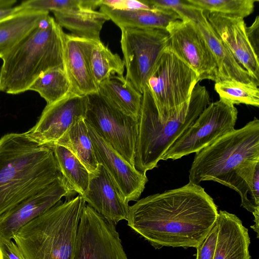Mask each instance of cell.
Listing matches in <instances>:
<instances>
[{
    "mask_svg": "<svg viewBox=\"0 0 259 259\" xmlns=\"http://www.w3.org/2000/svg\"><path fill=\"white\" fill-rule=\"evenodd\" d=\"M213 199L189 183L149 195L130 206L127 225L156 249L196 247L217 220Z\"/></svg>",
    "mask_w": 259,
    "mask_h": 259,
    "instance_id": "cell-1",
    "label": "cell"
},
{
    "mask_svg": "<svg viewBox=\"0 0 259 259\" xmlns=\"http://www.w3.org/2000/svg\"><path fill=\"white\" fill-rule=\"evenodd\" d=\"M62 175L51 148L26 133L0 139V216Z\"/></svg>",
    "mask_w": 259,
    "mask_h": 259,
    "instance_id": "cell-2",
    "label": "cell"
},
{
    "mask_svg": "<svg viewBox=\"0 0 259 259\" xmlns=\"http://www.w3.org/2000/svg\"><path fill=\"white\" fill-rule=\"evenodd\" d=\"M65 33L49 15L1 58L0 92L16 95L28 91L42 73L64 69Z\"/></svg>",
    "mask_w": 259,
    "mask_h": 259,
    "instance_id": "cell-3",
    "label": "cell"
},
{
    "mask_svg": "<svg viewBox=\"0 0 259 259\" xmlns=\"http://www.w3.org/2000/svg\"><path fill=\"white\" fill-rule=\"evenodd\" d=\"M210 103L209 94L204 86L196 84L186 106L177 116L161 120L147 84L142 93L138 117V134L134 166L146 173L157 167L158 162L175 141L195 121Z\"/></svg>",
    "mask_w": 259,
    "mask_h": 259,
    "instance_id": "cell-4",
    "label": "cell"
},
{
    "mask_svg": "<svg viewBox=\"0 0 259 259\" xmlns=\"http://www.w3.org/2000/svg\"><path fill=\"white\" fill-rule=\"evenodd\" d=\"M85 204L80 195L61 200L22 227L13 239L24 259H73Z\"/></svg>",
    "mask_w": 259,
    "mask_h": 259,
    "instance_id": "cell-5",
    "label": "cell"
},
{
    "mask_svg": "<svg viewBox=\"0 0 259 259\" xmlns=\"http://www.w3.org/2000/svg\"><path fill=\"white\" fill-rule=\"evenodd\" d=\"M259 159V120L222 136L195 153L189 182L199 185L212 181L227 187L231 175L242 163Z\"/></svg>",
    "mask_w": 259,
    "mask_h": 259,
    "instance_id": "cell-6",
    "label": "cell"
},
{
    "mask_svg": "<svg viewBox=\"0 0 259 259\" xmlns=\"http://www.w3.org/2000/svg\"><path fill=\"white\" fill-rule=\"evenodd\" d=\"M198 82L196 72L168 46L158 58L147 83L159 118L164 121L177 116L189 104Z\"/></svg>",
    "mask_w": 259,
    "mask_h": 259,
    "instance_id": "cell-7",
    "label": "cell"
},
{
    "mask_svg": "<svg viewBox=\"0 0 259 259\" xmlns=\"http://www.w3.org/2000/svg\"><path fill=\"white\" fill-rule=\"evenodd\" d=\"M87 97L85 122L134 166L138 119L123 112L99 91Z\"/></svg>",
    "mask_w": 259,
    "mask_h": 259,
    "instance_id": "cell-8",
    "label": "cell"
},
{
    "mask_svg": "<svg viewBox=\"0 0 259 259\" xmlns=\"http://www.w3.org/2000/svg\"><path fill=\"white\" fill-rule=\"evenodd\" d=\"M120 29L125 78L142 94L158 58L168 46V33L166 29L157 28Z\"/></svg>",
    "mask_w": 259,
    "mask_h": 259,
    "instance_id": "cell-9",
    "label": "cell"
},
{
    "mask_svg": "<svg viewBox=\"0 0 259 259\" xmlns=\"http://www.w3.org/2000/svg\"><path fill=\"white\" fill-rule=\"evenodd\" d=\"M238 111L224 99L210 103L193 124L169 147L161 160H177L197 153L234 130Z\"/></svg>",
    "mask_w": 259,
    "mask_h": 259,
    "instance_id": "cell-10",
    "label": "cell"
},
{
    "mask_svg": "<svg viewBox=\"0 0 259 259\" xmlns=\"http://www.w3.org/2000/svg\"><path fill=\"white\" fill-rule=\"evenodd\" d=\"M73 259H128L115 225L88 204L80 218Z\"/></svg>",
    "mask_w": 259,
    "mask_h": 259,
    "instance_id": "cell-11",
    "label": "cell"
},
{
    "mask_svg": "<svg viewBox=\"0 0 259 259\" xmlns=\"http://www.w3.org/2000/svg\"><path fill=\"white\" fill-rule=\"evenodd\" d=\"M169 48L197 74L199 81H219L214 58L196 24L183 19L171 22L166 28Z\"/></svg>",
    "mask_w": 259,
    "mask_h": 259,
    "instance_id": "cell-12",
    "label": "cell"
},
{
    "mask_svg": "<svg viewBox=\"0 0 259 259\" xmlns=\"http://www.w3.org/2000/svg\"><path fill=\"white\" fill-rule=\"evenodd\" d=\"M76 194L62 175L0 216V239L12 240L22 227L52 208L62 197L70 199Z\"/></svg>",
    "mask_w": 259,
    "mask_h": 259,
    "instance_id": "cell-13",
    "label": "cell"
},
{
    "mask_svg": "<svg viewBox=\"0 0 259 259\" xmlns=\"http://www.w3.org/2000/svg\"><path fill=\"white\" fill-rule=\"evenodd\" d=\"M87 96L69 93L60 100L47 105L35 125L26 133L41 145L50 147L78 120L84 118Z\"/></svg>",
    "mask_w": 259,
    "mask_h": 259,
    "instance_id": "cell-14",
    "label": "cell"
},
{
    "mask_svg": "<svg viewBox=\"0 0 259 259\" xmlns=\"http://www.w3.org/2000/svg\"><path fill=\"white\" fill-rule=\"evenodd\" d=\"M86 124L98 164L104 167L127 202L137 200L148 181L146 173L137 170Z\"/></svg>",
    "mask_w": 259,
    "mask_h": 259,
    "instance_id": "cell-15",
    "label": "cell"
},
{
    "mask_svg": "<svg viewBox=\"0 0 259 259\" xmlns=\"http://www.w3.org/2000/svg\"><path fill=\"white\" fill-rule=\"evenodd\" d=\"M203 11L213 30L232 56L259 81V58L247 38L244 19Z\"/></svg>",
    "mask_w": 259,
    "mask_h": 259,
    "instance_id": "cell-16",
    "label": "cell"
},
{
    "mask_svg": "<svg viewBox=\"0 0 259 259\" xmlns=\"http://www.w3.org/2000/svg\"><path fill=\"white\" fill-rule=\"evenodd\" d=\"M99 214L115 225L127 219L130 206L104 167L99 164L90 174L88 189L82 196Z\"/></svg>",
    "mask_w": 259,
    "mask_h": 259,
    "instance_id": "cell-17",
    "label": "cell"
},
{
    "mask_svg": "<svg viewBox=\"0 0 259 259\" xmlns=\"http://www.w3.org/2000/svg\"><path fill=\"white\" fill-rule=\"evenodd\" d=\"M218 233L213 259H250L248 229L235 214L220 210Z\"/></svg>",
    "mask_w": 259,
    "mask_h": 259,
    "instance_id": "cell-18",
    "label": "cell"
},
{
    "mask_svg": "<svg viewBox=\"0 0 259 259\" xmlns=\"http://www.w3.org/2000/svg\"><path fill=\"white\" fill-rule=\"evenodd\" d=\"M64 64L71 93L87 96L98 91L99 86L92 74L81 38L65 33Z\"/></svg>",
    "mask_w": 259,
    "mask_h": 259,
    "instance_id": "cell-19",
    "label": "cell"
},
{
    "mask_svg": "<svg viewBox=\"0 0 259 259\" xmlns=\"http://www.w3.org/2000/svg\"><path fill=\"white\" fill-rule=\"evenodd\" d=\"M195 23L214 58L218 67L219 81L235 80L246 83L253 82L258 86L259 81L242 67L219 37L204 11Z\"/></svg>",
    "mask_w": 259,
    "mask_h": 259,
    "instance_id": "cell-20",
    "label": "cell"
},
{
    "mask_svg": "<svg viewBox=\"0 0 259 259\" xmlns=\"http://www.w3.org/2000/svg\"><path fill=\"white\" fill-rule=\"evenodd\" d=\"M56 22L72 35L89 40H100V34L105 22L110 20L104 13L87 8L52 12Z\"/></svg>",
    "mask_w": 259,
    "mask_h": 259,
    "instance_id": "cell-21",
    "label": "cell"
},
{
    "mask_svg": "<svg viewBox=\"0 0 259 259\" xmlns=\"http://www.w3.org/2000/svg\"><path fill=\"white\" fill-rule=\"evenodd\" d=\"M100 11L106 15L120 29L123 27L166 29L168 24L181 20L174 11L166 9L123 11L100 6Z\"/></svg>",
    "mask_w": 259,
    "mask_h": 259,
    "instance_id": "cell-22",
    "label": "cell"
},
{
    "mask_svg": "<svg viewBox=\"0 0 259 259\" xmlns=\"http://www.w3.org/2000/svg\"><path fill=\"white\" fill-rule=\"evenodd\" d=\"M49 12L23 10L0 20V58L35 28Z\"/></svg>",
    "mask_w": 259,
    "mask_h": 259,
    "instance_id": "cell-23",
    "label": "cell"
},
{
    "mask_svg": "<svg viewBox=\"0 0 259 259\" xmlns=\"http://www.w3.org/2000/svg\"><path fill=\"white\" fill-rule=\"evenodd\" d=\"M227 187L239 193L244 208L252 214L259 212V159L240 164L231 175Z\"/></svg>",
    "mask_w": 259,
    "mask_h": 259,
    "instance_id": "cell-24",
    "label": "cell"
},
{
    "mask_svg": "<svg viewBox=\"0 0 259 259\" xmlns=\"http://www.w3.org/2000/svg\"><path fill=\"white\" fill-rule=\"evenodd\" d=\"M82 39V46L87 57L93 76L99 85L110 76H123V61L101 41Z\"/></svg>",
    "mask_w": 259,
    "mask_h": 259,
    "instance_id": "cell-25",
    "label": "cell"
},
{
    "mask_svg": "<svg viewBox=\"0 0 259 259\" xmlns=\"http://www.w3.org/2000/svg\"><path fill=\"white\" fill-rule=\"evenodd\" d=\"M98 91L123 112L138 119L142 94L123 76H110L99 85Z\"/></svg>",
    "mask_w": 259,
    "mask_h": 259,
    "instance_id": "cell-26",
    "label": "cell"
},
{
    "mask_svg": "<svg viewBox=\"0 0 259 259\" xmlns=\"http://www.w3.org/2000/svg\"><path fill=\"white\" fill-rule=\"evenodd\" d=\"M55 144L63 146L70 150L90 174L94 173L97 169L99 164L84 118L74 123Z\"/></svg>",
    "mask_w": 259,
    "mask_h": 259,
    "instance_id": "cell-27",
    "label": "cell"
},
{
    "mask_svg": "<svg viewBox=\"0 0 259 259\" xmlns=\"http://www.w3.org/2000/svg\"><path fill=\"white\" fill-rule=\"evenodd\" d=\"M51 148L59 169L74 191L82 196L87 191L90 173L75 155L66 147L55 144Z\"/></svg>",
    "mask_w": 259,
    "mask_h": 259,
    "instance_id": "cell-28",
    "label": "cell"
},
{
    "mask_svg": "<svg viewBox=\"0 0 259 259\" xmlns=\"http://www.w3.org/2000/svg\"><path fill=\"white\" fill-rule=\"evenodd\" d=\"M29 90L38 93L50 105L70 93V84L64 69L55 68L40 75Z\"/></svg>",
    "mask_w": 259,
    "mask_h": 259,
    "instance_id": "cell-29",
    "label": "cell"
},
{
    "mask_svg": "<svg viewBox=\"0 0 259 259\" xmlns=\"http://www.w3.org/2000/svg\"><path fill=\"white\" fill-rule=\"evenodd\" d=\"M214 89L220 96L233 105L244 104L259 107V89L253 82L243 83L235 80L219 81Z\"/></svg>",
    "mask_w": 259,
    "mask_h": 259,
    "instance_id": "cell-30",
    "label": "cell"
},
{
    "mask_svg": "<svg viewBox=\"0 0 259 259\" xmlns=\"http://www.w3.org/2000/svg\"><path fill=\"white\" fill-rule=\"evenodd\" d=\"M192 5L210 13L244 19L253 11L258 0H187Z\"/></svg>",
    "mask_w": 259,
    "mask_h": 259,
    "instance_id": "cell-31",
    "label": "cell"
},
{
    "mask_svg": "<svg viewBox=\"0 0 259 259\" xmlns=\"http://www.w3.org/2000/svg\"><path fill=\"white\" fill-rule=\"evenodd\" d=\"M99 0H29L22 2L20 6L25 10L54 12L78 8L95 10Z\"/></svg>",
    "mask_w": 259,
    "mask_h": 259,
    "instance_id": "cell-32",
    "label": "cell"
},
{
    "mask_svg": "<svg viewBox=\"0 0 259 259\" xmlns=\"http://www.w3.org/2000/svg\"><path fill=\"white\" fill-rule=\"evenodd\" d=\"M152 9H166L178 14L181 20L188 19L196 23L203 10L194 6L187 0H145Z\"/></svg>",
    "mask_w": 259,
    "mask_h": 259,
    "instance_id": "cell-33",
    "label": "cell"
},
{
    "mask_svg": "<svg viewBox=\"0 0 259 259\" xmlns=\"http://www.w3.org/2000/svg\"><path fill=\"white\" fill-rule=\"evenodd\" d=\"M218 233L217 220L204 239L196 247V259H213Z\"/></svg>",
    "mask_w": 259,
    "mask_h": 259,
    "instance_id": "cell-34",
    "label": "cell"
},
{
    "mask_svg": "<svg viewBox=\"0 0 259 259\" xmlns=\"http://www.w3.org/2000/svg\"><path fill=\"white\" fill-rule=\"evenodd\" d=\"M99 7L106 6L112 9L132 11L138 10H151L145 0H99Z\"/></svg>",
    "mask_w": 259,
    "mask_h": 259,
    "instance_id": "cell-35",
    "label": "cell"
},
{
    "mask_svg": "<svg viewBox=\"0 0 259 259\" xmlns=\"http://www.w3.org/2000/svg\"><path fill=\"white\" fill-rule=\"evenodd\" d=\"M0 259H24L17 245L12 240L0 239Z\"/></svg>",
    "mask_w": 259,
    "mask_h": 259,
    "instance_id": "cell-36",
    "label": "cell"
},
{
    "mask_svg": "<svg viewBox=\"0 0 259 259\" xmlns=\"http://www.w3.org/2000/svg\"><path fill=\"white\" fill-rule=\"evenodd\" d=\"M248 40L256 55L259 53V16H257L252 24L246 27Z\"/></svg>",
    "mask_w": 259,
    "mask_h": 259,
    "instance_id": "cell-37",
    "label": "cell"
},
{
    "mask_svg": "<svg viewBox=\"0 0 259 259\" xmlns=\"http://www.w3.org/2000/svg\"><path fill=\"white\" fill-rule=\"evenodd\" d=\"M15 0H0V20L24 10L20 5L15 6Z\"/></svg>",
    "mask_w": 259,
    "mask_h": 259,
    "instance_id": "cell-38",
    "label": "cell"
},
{
    "mask_svg": "<svg viewBox=\"0 0 259 259\" xmlns=\"http://www.w3.org/2000/svg\"><path fill=\"white\" fill-rule=\"evenodd\" d=\"M254 217V224L251 226V228L253 229L254 231H255L257 234V238H258V222H259V212L255 213L253 214Z\"/></svg>",
    "mask_w": 259,
    "mask_h": 259,
    "instance_id": "cell-39",
    "label": "cell"
}]
</instances>
